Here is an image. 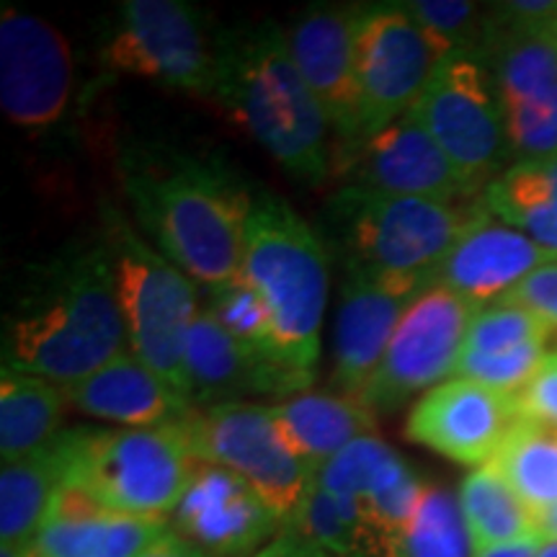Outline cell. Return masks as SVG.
Wrapping results in <instances>:
<instances>
[{"label": "cell", "instance_id": "cell-39", "mask_svg": "<svg viewBox=\"0 0 557 557\" xmlns=\"http://www.w3.org/2000/svg\"><path fill=\"white\" fill-rule=\"evenodd\" d=\"M139 557H209V555L201 553L199 547H194L191 542L178 537V534L171 529L169 534H163L156 545H150Z\"/></svg>", "mask_w": 557, "mask_h": 557}, {"label": "cell", "instance_id": "cell-12", "mask_svg": "<svg viewBox=\"0 0 557 557\" xmlns=\"http://www.w3.org/2000/svg\"><path fill=\"white\" fill-rule=\"evenodd\" d=\"M478 308L447 287L431 284L403 312L382 364L361 403L374 413H395L413 395L455 377L459 354Z\"/></svg>", "mask_w": 557, "mask_h": 557}, {"label": "cell", "instance_id": "cell-13", "mask_svg": "<svg viewBox=\"0 0 557 557\" xmlns=\"http://www.w3.org/2000/svg\"><path fill=\"white\" fill-rule=\"evenodd\" d=\"M75 62L70 41L37 13L0 11V109L13 127L47 132L67 114Z\"/></svg>", "mask_w": 557, "mask_h": 557}, {"label": "cell", "instance_id": "cell-22", "mask_svg": "<svg viewBox=\"0 0 557 557\" xmlns=\"http://www.w3.org/2000/svg\"><path fill=\"white\" fill-rule=\"evenodd\" d=\"M169 532V519L109 511L78 487L62 485L29 557H139Z\"/></svg>", "mask_w": 557, "mask_h": 557}, {"label": "cell", "instance_id": "cell-2", "mask_svg": "<svg viewBox=\"0 0 557 557\" xmlns=\"http://www.w3.org/2000/svg\"><path fill=\"white\" fill-rule=\"evenodd\" d=\"M127 341L109 250L52 259L3 329V367L67 387L120 357Z\"/></svg>", "mask_w": 557, "mask_h": 557}, {"label": "cell", "instance_id": "cell-41", "mask_svg": "<svg viewBox=\"0 0 557 557\" xmlns=\"http://www.w3.org/2000/svg\"><path fill=\"white\" fill-rule=\"evenodd\" d=\"M537 532L547 540H557V504L537 513Z\"/></svg>", "mask_w": 557, "mask_h": 557}, {"label": "cell", "instance_id": "cell-28", "mask_svg": "<svg viewBox=\"0 0 557 557\" xmlns=\"http://www.w3.org/2000/svg\"><path fill=\"white\" fill-rule=\"evenodd\" d=\"M67 400L54 382L0 369V457L16 462L45 449L62 431Z\"/></svg>", "mask_w": 557, "mask_h": 557}, {"label": "cell", "instance_id": "cell-17", "mask_svg": "<svg viewBox=\"0 0 557 557\" xmlns=\"http://www.w3.org/2000/svg\"><path fill=\"white\" fill-rule=\"evenodd\" d=\"M519 418L513 395L451 377L410 408L406 436L451 462L483 468Z\"/></svg>", "mask_w": 557, "mask_h": 557}, {"label": "cell", "instance_id": "cell-36", "mask_svg": "<svg viewBox=\"0 0 557 557\" xmlns=\"http://www.w3.org/2000/svg\"><path fill=\"white\" fill-rule=\"evenodd\" d=\"M504 109L508 150L519 160L547 158L557 152V90L540 101L511 103Z\"/></svg>", "mask_w": 557, "mask_h": 557}, {"label": "cell", "instance_id": "cell-30", "mask_svg": "<svg viewBox=\"0 0 557 557\" xmlns=\"http://www.w3.org/2000/svg\"><path fill=\"white\" fill-rule=\"evenodd\" d=\"M491 465L532 508L534 517L557 504V429L519 418Z\"/></svg>", "mask_w": 557, "mask_h": 557}, {"label": "cell", "instance_id": "cell-27", "mask_svg": "<svg viewBox=\"0 0 557 557\" xmlns=\"http://www.w3.org/2000/svg\"><path fill=\"white\" fill-rule=\"evenodd\" d=\"M480 199L487 214L557 256V152L517 160L485 186Z\"/></svg>", "mask_w": 557, "mask_h": 557}, {"label": "cell", "instance_id": "cell-11", "mask_svg": "<svg viewBox=\"0 0 557 557\" xmlns=\"http://www.w3.org/2000/svg\"><path fill=\"white\" fill-rule=\"evenodd\" d=\"M447 54V47L410 16L406 3L361 5L357 24L361 139L410 114Z\"/></svg>", "mask_w": 557, "mask_h": 557}, {"label": "cell", "instance_id": "cell-32", "mask_svg": "<svg viewBox=\"0 0 557 557\" xmlns=\"http://www.w3.org/2000/svg\"><path fill=\"white\" fill-rule=\"evenodd\" d=\"M205 310L225 329L235 341L248 346L250 351L261 354L271 361H278L276 344H274V329H271V315L263 305V299L256 295L240 274L230 282L220 284V287L207 289V305Z\"/></svg>", "mask_w": 557, "mask_h": 557}, {"label": "cell", "instance_id": "cell-21", "mask_svg": "<svg viewBox=\"0 0 557 557\" xmlns=\"http://www.w3.org/2000/svg\"><path fill=\"white\" fill-rule=\"evenodd\" d=\"M315 485L359 506L382 540L393 542L413 517L426 483L400 451L369 434L315 472Z\"/></svg>", "mask_w": 557, "mask_h": 557}, {"label": "cell", "instance_id": "cell-33", "mask_svg": "<svg viewBox=\"0 0 557 557\" xmlns=\"http://www.w3.org/2000/svg\"><path fill=\"white\" fill-rule=\"evenodd\" d=\"M545 361H547L545 341L508 348V351H493V354L462 348L457 369H455V377L475 382V385L491 387L504 395H519L521 389L534 380V374L545 367Z\"/></svg>", "mask_w": 557, "mask_h": 557}, {"label": "cell", "instance_id": "cell-8", "mask_svg": "<svg viewBox=\"0 0 557 557\" xmlns=\"http://www.w3.org/2000/svg\"><path fill=\"white\" fill-rule=\"evenodd\" d=\"M410 116L436 139L470 194L483 197L498 178L508 150L504 109L485 60L472 50L438 62Z\"/></svg>", "mask_w": 557, "mask_h": 557}, {"label": "cell", "instance_id": "cell-31", "mask_svg": "<svg viewBox=\"0 0 557 557\" xmlns=\"http://www.w3.org/2000/svg\"><path fill=\"white\" fill-rule=\"evenodd\" d=\"M387 557H475L455 493L438 485L423 487L413 517L389 542Z\"/></svg>", "mask_w": 557, "mask_h": 557}, {"label": "cell", "instance_id": "cell-3", "mask_svg": "<svg viewBox=\"0 0 557 557\" xmlns=\"http://www.w3.org/2000/svg\"><path fill=\"white\" fill-rule=\"evenodd\" d=\"M212 101L299 184L318 186L331 173V122L282 26L267 21L218 34Z\"/></svg>", "mask_w": 557, "mask_h": 557}, {"label": "cell", "instance_id": "cell-1", "mask_svg": "<svg viewBox=\"0 0 557 557\" xmlns=\"http://www.w3.org/2000/svg\"><path fill=\"white\" fill-rule=\"evenodd\" d=\"M124 194L165 259L205 287L240 274L253 191L218 156L145 150L124 158Z\"/></svg>", "mask_w": 557, "mask_h": 557}, {"label": "cell", "instance_id": "cell-35", "mask_svg": "<svg viewBox=\"0 0 557 557\" xmlns=\"http://www.w3.org/2000/svg\"><path fill=\"white\" fill-rule=\"evenodd\" d=\"M547 329L549 325L534 312L500 299V302L485 305L475 312L468 329V338H465V348L483 354L508 351V348L545 341Z\"/></svg>", "mask_w": 557, "mask_h": 557}, {"label": "cell", "instance_id": "cell-18", "mask_svg": "<svg viewBox=\"0 0 557 557\" xmlns=\"http://www.w3.org/2000/svg\"><path fill=\"white\" fill-rule=\"evenodd\" d=\"M346 186L438 201L478 199L459 178L436 139L406 114L357 148L341 152Z\"/></svg>", "mask_w": 557, "mask_h": 557}, {"label": "cell", "instance_id": "cell-19", "mask_svg": "<svg viewBox=\"0 0 557 557\" xmlns=\"http://www.w3.org/2000/svg\"><path fill=\"white\" fill-rule=\"evenodd\" d=\"M186 377L191 408H212L243 398H292L310 387V374L278 364L235 341L201 308L186 341Z\"/></svg>", "mask_w": 557, "mask_h": 557}, {"label": "cell", "instance_id": "cell-20", "mask_svg": "<svg viewBox=\"0 0 557 557\" xmlns=\"http://www.w3.org/2000/svg\"><path fill=\"white\" fill-rule=\"evenodd\" d=\"M549 259H555V253L537 246L521 230L487 214L483 207L438 263L431 284L451 289L480 310L511 295Z\"/></svg>", "mask_w": 557, "mask_h": 557}, {"label": "cell", "instance_id": "cell-6", "mask_svg": "<svg viewBox=\"0 0 557 557\" xmlns=\"http://www.w3.org/2000/svg\"><path fill=\"white\" fill-rule=\"evenodd\" d=\"M65 485L109 511L169 519L197 470L181 423L156 429L62 431Z\"/></svg>", "mask_w": 557, "mask_h": 557}, {"label": "cell", "instance_id": "cell-34", "mask_svg": "<svg viewBox=\"0 0 557 557\" xmlns=\"http://www.w3.org/2000/svg\"><path fill=\"white\" fill-rule=\"evenodd\" d=\"M406 9L449 52H478L483 47L491 5L485 9L465 0H410Z\"/></svg>", "mask_w": 557, "mask_h": 557}, {"label": "cell", "instance_id": "cell-37", "mask_svg": "<svg viewBox=\"0 0 557 557\" xmlns=\"http://www.w3.org/2000/svg\"><path fill=\"white\" fill-rule=\"evenodd\" d=\"M506 302L527 308L529 312L545 320L557 329V256L534 269L511 295L504 297Z\"/></svg>", "mask_w": 557, "mask_h": 557}, {"label": "cell", "instance_id": "cell-15", "mask_svg": "<svg viewBox=\"0 0 557 557\" xmlns=\"http://www.w3.org/2000/svg\"><path fill=\"white\" fill-rule=\"evenodd\" d=\"M426 287V278L346 274L333 329L331 393L361 403L403 312Z\"/></svg>", "mask_w": 557, "mask_h": 557}, {"label": "cell", "instance_id": "cell-16", "mask_svg": "<svg viewBox=\"0 0 557 557\" xmlns=\"http://www.w3.org/2000/svg\"><path fill=\"white\" fill-rule=\"evenodd\" d=\"M171 527L209 557H256L276 537L282 521L246 480L199 462Z\"/></svg>", "mask_w": 557, "mask_h": 557}, {"label": "cell", "instance_id": "cell-9", "mask_svg": "<svg viewBox=\"0 0 557 557\" xmlns=\"http://www.w3.org/2000/svg\"><path fill=\"white\" fill-rule=\"evenodd\" d=\"M197 462L218 465L246 480L287 527L308 498L315 475L292 455L271 418V406L225 403L191 408L181 421Z\"/></svg>", "mask_w": 557, "mask_h": 557}, {"label": "cell", "instance_id": "cell-7", "mask_svg": "<svg viewBox=\"0 0 557 557\" xmlns=\"http://www.w3.org/2000/svg\"><path fill=\"white\" fill-rule=\"evenodd\" d=\"M101 240L114 271L129 351L189 403L186 341L201 310L194 278L139 238L120 209L103 214Z\"/></svg>", "mask_w": 557, "mask_h": 557}, {"label": "cell", "instance_id": "cell-5", "mask_svg": "<svg viewBox=\"0 0 557 557\" xmlns=\"http://www.w3.org/2000/svg\"><path fill=\"white\" fill-rule=\"evenodd\" d=\"M480 209V197L438 201L344 186L329 201L325 225L346 274L410 276L431 284L436 267Z\"/></svg>", "mask_w": 557, "mask_h": 557}, {"label": "cell", "instance_id": "cell-29", "mask_svg": "<svg viewBox=\"0 0 557 557\" xmlns=\"http://www.w3.org/2000/svg\"><path fill=\"white\" fill-rule=\"evenodd\" d=\"M457 498L475 553L540 534L532 508L491 462L475 468L459 483Z\"/></svg>", "mask_w": 557, "mask_h": 557}, {"label": "cell", "instance_id": "cell-42", "mask_svg": "<svg viewBox=\"0 0 557 557\" xmlns=\"http://www.w3.org/2000/svg\"><path fill=\"white\" fill-rule=\"evenodd\" d=\"M540 557H557V540H547L542 542V549H540Z\"/></svg>", "mask_w": 557, "mask_h": 557}, {"label": "cell", "instance_id": "cell-40", "mask_svg": "<svg viewBox=\"0 0 557 557\" xmlns=\"http://www.w3.org/2000/svg\"><path fill=\"white\" fill-rule=\"evenodd\" d=\"M542 542H545L542 534H532V537L480 549V553H475V557H540Z\"/></svg>", "mask_w": 557, "mask_h": 557}, {"label": "cell", "instance_id": "cell-24", "mask_svg": "<svg viewBox=\"0 0 557 557\" xmlns=\"http://www.w3.org/2000/svg\"><path fill=\"white\" fill-rule=\"evenodd\" d=\"M478 54L491 70L500 107L540 101L557 90V21L517 24L491 5Z\"/></svg>", "mask_w": 557, "mask_h": 557}, {"label": "cell", "instance_id": "cell-43", "mask_svg": "<svg viewBox=\"0 0 557 557\" xmlns=\"http://www.w3.org/2000/svg\"><path fill=\"white\" fill-rule=\"evenodd\" d=\"M0 557H29V555H18V553H13V549L0 547Z\"/></svg>", "mask_w": 557, "mask_h": 557}, {"label": "cell", "instance_id": "cell-25", "mask_svg": "<svg viewBox=\"0 0 557 557\" xmlns=\"http://www.w3.org/2000/svg\"><path fill=\"white\" fill-rule=\"evenodd\" d=\"M271 418L287 449L299 462L308 465L312 475L348 444L374 434L377 429V413L364 403L346 395L308 393V389L274 403Z\"/></svg>", "mask_w": 557, "mask_h": 557}, {"label": "cell", "instance_id": "cell-14", "mask_svg": "<svg viewBox=\"0 0 557 557\" xmlns=\"http://www.w3.org/2000/svg\"><path fill=\"white\" fill-rule=\"evenodd\" d=\"M361 5L318 3L287 29L289 50L325 116L341 152L361 143L357 24Z\"/></svg>", "mask_w": 557, "mask_h": 557}, {"label": "cell", "instance_id": "cell-38", "mask_svg": "<svg viewBox=\"0 0 557 557\" xmlns=\"http://www.w3.org/2000/svg\"><path fill=\"white\" fill-rule=\"evenodd\" d=\"M513 398L521 418L557 429V357L547 359L534 380Z\"/></svg>", "mask_w": 557, "mask_h": 557}, {"label": "cell", "instance_id": "cell-4", "mask_svg": "<svg viewBox=\"0 0 557 557\" xmlns=\"http://www.w3.org/2000/svg\"><path fill=\"white\" fill-rule=\"evenodd\" d=\"M240 278L267 305L278 359L312 377L331 287L329 253L310 222L271 191L253 194Z\"/></svg>", "mask_w": 557, "mask_h": 557}, {"label": "cell", "instance_id": "cell-26", "mask_svg": "<svg viewBox=\"0 0 557 557\" xmlns=\"http://www.w3.org/2000/svg\"><path fill=\"white\" fill-rule=\"evenodd\" d=\"M62 436V434H60ZM0 470V547L32 555L67 478L62 438Z\"/></svg>", "mask_w": 557, "mask_h": 557}, {"label": "cell", "instance_id": "cell-10", "mask_svg": "<svg viewBox=\"0 0 557 557\" xmlns=\"http://www.w3.org/2000/svg\"><path fill=\"white\" fill-rule=\"evenodd\" d=\"M214 39L201 11L186 0H127L101 60L114 73L212 99Z\"/></svg>", "mask_w": 557, "mask_h": 557}, {"label": "cell", "instance_id": "cell-23", "mask_svg": "<svg viewBox=\"0 0 557 557\" xmlns=\"http://www.w3.org/2000/svg\"><path fill=\"white\" fill-rule=\"evenodd\" d=\"M62 389L70 408L120 429L173 426L191 413L189 403L132 351H122L99 372Z\"/></svg>", "mask_w": 557, "mask_h": 557}]
</instances>
